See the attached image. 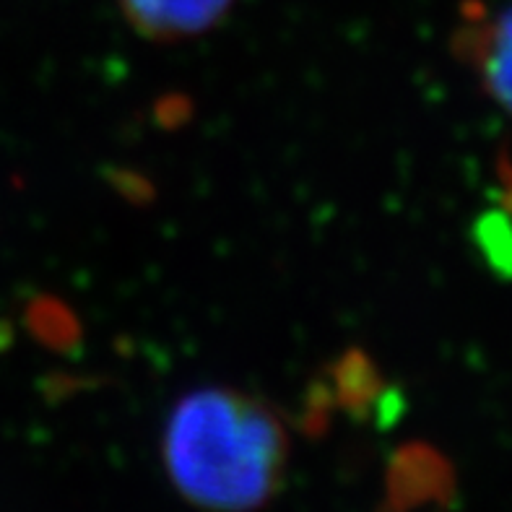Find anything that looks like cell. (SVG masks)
I'll list each match as a JSON object with an SVG mask.
<instances>
[{
  "label": "cell",
  "mask_w": 512,
  "mask_h": 512,
  "mask_svg": "<svg viewBox=\"0 0 512 512\" xmlns=\"http://www.w3.org/2000/svg\"><path fill=\"white\" fill-rule=\"evenodd\" d=\"M463 55L479 73L489 97L512 115V3L476 16L461 37Z\"/></svg>",
  "instance_id": "cell-3"
},
{
  "label": "cell",
  "mask_w": 512,
  "mask_h": 512,
  "mask_svg": "<svg viewBox=\"0 0 512 512\" xmlns=\"http://www.w3.org/2000/svg\"><path fill=\"white\" fill-rule=\"evenodd\" d=\"M125 21L151 42H185L227 19L234 0H117Z\"/></svg>",
  "instance_id": "cell-2"
},
{
  "label": "cell",
  "mask_w": 512,
  "mask_h": 512,
  "mask_svg": "<svg viewBox=\"0 0 512 512\" xmlns=\"http://www.w3.org/2000/svg\"><path fill=\"white\" fill-rule=\"evenodd\" d=\"M289 453L276 411L237 388L190 390L164 422L162 458L172 487L211 512H253L271 502Z\"/></svg>",
  "instance_id": "cell-1"
}]
</instances>
